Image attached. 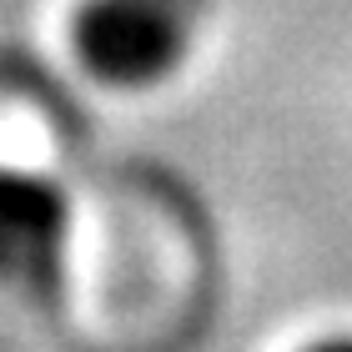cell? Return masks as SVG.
<instances>
[{"mask_svg":"<svg viewBox=\"0 0 352 352\" xmlns=\"http://www.w3.org/2000/svg\"><path fill=\"white\" fill-rule=\"evenodd\" d=\"M212 0H91L76 21L81 60L111 86H151L182 66Z\"/></svg>","mask_w":352,"mask_h":352,"instance_id":"cell-1","label":"cell"},{"mask_svg":"<svg viewBox=\"0 0 352 352\" xmlns=\"http://www.w3.org/2000/svg\"><path fill=\"white\" fill-rule=\"evenodd\" d=\"M307 352H352V338H327V342H317Z\"/></svg>","mask_w":352,"mask_h":352,"instance_id":"cell-2","label":"cell"}]
</instances>
